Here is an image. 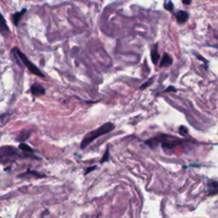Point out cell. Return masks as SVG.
<instances>
[{
    "label": "cell",
    "mask_w": 218,
    "mask_h": 218,
    "mask_svg": "<svg viewBox=\"0 0 218 218\" xmlns=\"http://www.w3.org/2000/svg\"><path fill=\"white\" fill-rule=\"evenodd\" d=\"M184 4H190L191 3V0H183Z\"/></svg>",
    "instance_id": "19"
},
{
    "label": "cell",
    "mask_w": 218,
    "mask_h": 218,
    "mask_svg": "<svg viewBox=\"0 0 218 218\" xmlns=\"http://www.w3.org/2000/svg\"><path fill=\"white\" fill-rule=\"evenodd\" d=\"M115 125L112 123H106V124H102L101 126L97 128L96 130H93V131H90V133H88L84 138L83 139L82 142H81V145H80V147L82 149H84L85 147H87L93 141H95V139H97L98 137L103 136V135H106L107 133L111 132L112 130H114Z\"/></svg>",
    "instance_id": "1"
},
{
    "label": "cell",
    "mask_w": 218,
    "mask_h": 218,
    "mask_svg": "<svg viewBox=\"0 0 218 218\" xmlns=\"http://www.w3.org/2000/svg\"><path fill=\"white\" fill-rule=\"evenodd\" d=\"M19 148L21 149V150L24 151V152H28V153H33V150L31 148V147H29V146H27V144H25V143H21L20 144V146H19Z\"/></svg>",
    "instance_id": "12"
},
{
    "label": "cell",
    "mask_w": 218,
    "mask_h": 218,
    "mask_svg": "<svg viewBox=\"0 0 218 218\" xmlns=\"http://www.w3.org/2000/svg\"><path fill=\"white\" fill-rule=\"evenodd\" d=\"M208 195L213 196L218 193V181H209L207 183Z\"/></svg>",
    "instance_id": "4"
},
{
    "label": "cell",
    "mask_w": 218,
    "mask_h": 218,
    "mask_svg": "<svg viewBox=\"0 0 218 218\" xmlns=\"http://www.w3.org/2000/svg\"><path fill=\"white\" fill-rule=\"evenodd\" d=\"M176 17H177V21H178L179 23H185L186 21H188V14L187 12L180 10V11H178L177 14H176Z\"/></svg>",
    "instance_id": "8"
},
{
    "label": "cell",
    "mask_w": 218,
    "mask_h": 218,
    "mask_svg": "<svg viewBox=\"0 0 218 218\" xmlns=\"http://www.w3.org/2000/svg\"><path fill=\"white\" fill-rule=\"evenodd\" d=\"M13 51L15 52V55L18 56V58H20L21 62L23 63L24 65L27 67V69H28L32 74H33L34 75H37V76L44 78V75L43 74V73H42V72L40 71V70H39V69H38V68H37L34 64H33L32 62H30L29 60L27 59V56H25V55L21 52V50H18L17 48H15V49L13 50Z\"/></svg>",
    "instance_id": "3"
},
{
    "label": "cell",
    "mask_w": 218,
    "mask_h": 218,
    "mask_svg": "<svg viewBox=\"0 0 218 218\" xmlns=\"http://www.w3.org/2000/svg\"><path fill=\"white\" fill-rule=\"evenodd\" d=\"M32 131L31 130H23L20 133V135L17 137L18 142H25L27 139H28L30 137V135H31Z\"/></svg>",
    "instance_id": "10"
},
{
    "label": "cell",
    "mask_w": 218,
    "mask_h": 218,
    "mask_svg": "<svg viewBox=\"0 0 218 218\" xmlns=\"http://www.w3.org/2000/svg\"><path fill=\"white\" fill-rule=\"evenodd\" d=\"M173 3H171V1H169L168 2V3H167V2L165 3V8L166 9H168V10H170V11H171L172 9H173Z\"/></svg>",
    "instance_id": "16"
},
{
    "label": "cell",
    "mask_w": 218,
    "mask_h": 218,
    "mask_svg": "<svg viewBox=\"0 0 218 218\" xmlns=\"http://www.w3.org/2000/svg\"><path fill=\"white\" fill-rule=\"evenodd\" d=\"M18 157H20V155L15 147L9 146L0 147V164H6L13 161Z\"/></svg>",
    "instance_id": "2"
},
{
    "label": "cell",
    "mask_w": 218,
    "mask_h": 218,
    "mask_svg": "<svg viewBox=\"0 0 218 218\" xmlns=\"http://www.w3.org/2000/svg\"><path fill=\"white\" fill-rule=\"evenodd\" d=\"M216 38H218V36H216Z\"/></svg>",
    "instance_id": "20"
},
{
    "label": "cell",
    "mask_w": 218,
    "mask_h": 218,
    "mask_svg": "<svg viewBox=\"0 0 218 218\" xmlns=\"http://www.w3.org/2000/svg\"><path fill=\"white\" fill-rule=\"evenodd\" d=\"M108 160H109V149L108 148H106V152H105V153H104L102 159H101V163L102 164V163L104 162H107Z\"/></svg>",
    "instance_id": "13"
},
{
    "label": "cell",
    "mask_w": 218,
    "mask_h": 218,
    "mask_svg": "<svg viewBox=\"0 0 218 218\" xmlns=\"http://www.w3.org/2000/svg\"><path fill=\"white\" fill-rule=\"evenodd\" d=\"M26 11H27V10L24 9H22L21 11L17 12V13H15V15H13L12 20H13V22H14V24H15V26H18V23H19V21H20V20H21V16L23 15V14L26 13Z\"/></svg>",
    "instance_id": "11"
},
{
    "label": "cell",
    "mask_w": 218,
    "mask_h": 218,
    "mask_svg": "<svg viewBox=\"0 0 218 218\" xmlns=\"http://www.w3.org/2000/svg\"><path fill=\"white\" fill-rule=\"evenodd\" d=\"M172 63H173L172 58L169 56L168 54L165 53L164 56H163L162 59H161L159 66H160V68H167V67H170V66L172 65Z\"/></svg>",
    "instance_id": "7"
},
{
    "label": "cell",
    "mask_w": 218,
    "mask_h": 218,
    "mask_svg": "<svg viewBox=\"0 0 218 218\" xmlns=\"http://www.w3.org/2000/svg\"><path fill=\"white\" fill-rule=\"evenodd\" d=\"M31 92L33 95L35 96H39V95H43L45 94V90L43 86L39 85L38 84H34L31 86Z\"/></svg>",
    "instance_id": "6"
},
{
    "label": "cell",
    "mask_w": 218,
    "mask_h": 218,
    "mask_svg": "<svg viewBox=\"0 0 218 218\" xmlns=\"http://www.w3.org/2000/svg\"><path fill=\"white\" fill-rule=\"evenodd\" d=\"M0 33L3 37H7L9 34V28L6 24V21L4 20V18L2 15V14L0 13Z\"/></svg>",
    "instance_id": "5"
},
{
    "label": "cell",
    "mask_w": 218,
    "mask_h": 218,
    "mask_svg": "<svg viewBox=\"0 0 218 218\" xmlns=\"http://www.w3.org/2000/svg\"><path fill=\"white\" fill-rule=\"evenodd\" d=\"M179 133H180L181 135L183 136H187V134H188V130H187V128H186L185 126H181L180 128H179Z\"/></svg>",
    "instance_id": "15"
},
{
    "label": "cell",
    "mask_w": 218,
    "mask_h": 218,
    "mask_svg": "<svg viewBox=\"0 0 218 218\" xmlns=\"http://www.w3.org/2000/svg\"><path fill=\"white\" fill-rule=\"evenodd\" d=\"M159 50H158V45H155L154 47L153 48V50L151 51V58H152V62H153V64H157L159 60Z\"/></svg>",
    "instance_id": "9"
},
{
    "label": "cell",
    "mask_w": 218,
    "mask_h": 218,
    "mask_svg": "<svg viewBox=\"0 0 218 218\" xmlns=\"http://www.w3.org/2000/svg\"><path fill=\"white\" fill-rule=\"evenodd\" d=\"M95 169H96V166H92V167H90V168H88L85 171V175L89 174L90 172H91V171H93V170H95Z\"/></svg>",
    "instance_id": "17"
},
{
    "label": "cell",
    "mask_w": 218,
    "mask_h": 218,
    "mask_svg": "<svg viewBox=\"0 0 218 218\" xmlns=\"http://www.w3.org/2000/svg\"><path fill=\"white\" fill-rule=\"evenodd\" d=\"M153 80V78H151V79H149L147 80V82L145 83V84H142V85L140 87V89H141V90H143V89H145L146 87H148V86L150 85V84H152Z\"/></svg>",
    "instance_id": "14"
},
{
    "label": "cell",
    "mask_w": 218,
    "mask_h": 218,
    "mask_svg": "<svg viewBox=\"0 0 218 218\" xmlns=\"http://www.w3.org/2000/svg\"><path fill=\"white\" fill-rule=\"evenodd\" d=\"M166 91H177V90H176V88L175 87H172V86H170L167 90H165V92Z\"/></svg>",
    "instance_id": "18"
}]
</instances>
